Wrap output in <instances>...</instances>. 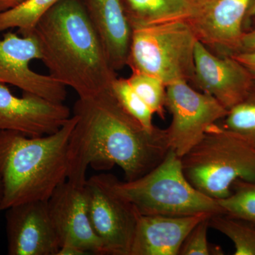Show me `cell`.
<instances>
[{"instance_id": "obj_1", "label": "cell", "mask_w": 255, "mask_h": 255, "mask_svg": "<svg viewBox=\"0 0 255 255\" xmlns=\"http://www.w3.org/2000/svg\"><path fill=\"white\" fill-rule=\"evenodd\" d=\"M77 122L68 147V180L85 184L89 166L118 165L125 181L138 179L170 150L166 129L145 128L128 114L111 89L75 102Z\"/></svg>"}, {"instance_id": "obj_2", "label": "cell", "mask_w": 255, "mask_h": 255, "mask_svg": "<svg viewBox=\"0 0 255 255\" xmlns=\"http://www.w3.org/2000/svg\"><path fill=\"white\" fill-rule=\"evenodd\" d=\"M49 75L79 98L110 90L117 78L82 0H60L33 31Z\"/></svg>"}, {"instance_id": "obj_3", "label": "cell", "mask_w": 255, "mask_h": 255, "mask_svg": "<svg viewBox=\"0 0 255 255\" xmlns=\"http://www.w3.org/2000/svg\"><path fill=\"white\" fill-rule=\"evenodd\" d=\"M77 122L73 115L58 131L30 137L0 130L1 211L36 201H48L68 179V147Z\"/></svg>"}, {"instance_id": "obj_4", "label": "cell", "mask_w": 255, "mask_h": 255, "mask_svg": "<svg viewBox=\"0 0 255 255\" xmlns=\"http://www.w3.org/2000/svg\"><path fill=\"white\" fill-rule=\"evenodd\" d=\"M116 194L146 216H186L224 214L219 201L193 187L183 172L181 157L169 150L163 160L143 176L132 181H119L100 174Z\"/></svg>"}, {"instance_id": "obj_5", "label": "cell", "mask_w": 255, "mask_h": 255, "mask_svg": "<svg viewBox=\"0 0 255 255\" xmlns=\"http://www.w3.org/2000/svg\"><path fill=\"white\" fill-rule=\"evenodd\" d=\"M181 162L191 185L217 201L231 194L238 179L255 181V150L217 123L181 157Z\"/></svg>"}, {"instance_id": "obj_6", "label": "cell", "mask_w": 255, "mask_h": 255, "mask_svg": "<svg viewBox=\"0 0 255 255\" xmlns=\"http://www.w3.org/2000/svg\"><path fill=\"white\" fill-rule=\"evenodd\" d=\"M197 38L187 20L132 28L127 66L156 77L166 86L191 84Z\"/></svg>"}, {"instance_id": "obj_7", "label": "cell", "mask_w": 255, "mask_h": 255, "mask_svg": "<svg viewBox=\"0 0 255 255\" xmlns=\"http://www.w3.org/2000/svg\"><path fill=\"white\" fill-rule=\"evenodd\" d=\"M166 108L172 115V122L166 128L169 147L180 157L228 112L212 96L187 82L167 85Z\"/></svg>"}, {"instance_id": "obj_8", "label": "cell", "mask_w": 255, "mask_h": 255, "mask_svg": "<svg viewBox=\"0 0 255 255\" xmlns=\"http://www.w3.org/2000/svg\"><path fill=\"white\" fill-rule=\"evenodd\" d=\"M85 187L90 223L105 255H130L137 210L112 190L101 175L87 179Z\"/></svg>"}, {"instance_id": "obj_9", "label": "cell", "mask_w": 255, "mask_h": 255, "mask_svg": "<svg viewBox=\"0 0 255 255\" xmlns=\"http://www.w3.org/2000/svg\"><path fill=\"white\" fill-rule=\"evenodd\" d=\"M41 52L33 33L18 36L8 31L0 38V83L9 84L23 92L33 94L51 102L63 103L66 87L49 75L37 73L30 68L32 60H41Z\"/></svg>"}, {"instance_id": "obj_10", "label": "cell", "mask_w": 255, "mask_h": 255, "mask_svg": "<svg viewBox=\"0 0 255 255\" xmlns=\"http://www.w3.org/2000/svg\"><path fill=\"white\" fill-rule=\"evenodd\" d=\"M255 83L249 70L234 57L215 54L197 40L191 82L196 90L212 96L228 111L246 98Z\"/></svg>"}, {"instance_id": "obj_11", "label": "cell", "mask_w": 255, "mask_h": 255, "mask_svg": "<svg viewBox=\"0 0 255 255\" xmlns=\"http://www.w3.org/2000/svg\"><path fill=\"white\" fill-rule=\"evenodd\" d=\"M251 0H206L194 6L187 21L198 41L215 54L237 53Z\"/></svg>"}, {"instance_id": "obj_12", "label": "cell", "mask_w": 255, "mask_h": 255, "mask_svg": "<svg viewBox=\"0 0 255 255\" xmlns=\"http://www.w3.org/2000/svg\"><path fill=\"white\" fill-rule=\"evenodd\" d=\"M71 117L70 109L63 103L28 92L16 97L6 84L0 83V130L43 136L58 131Z\"/></svg>"}, {"instance_id": "obj_13", "label": "cell", "mask_w": 255, "mask_h": 255, "mask_svg": "<svg viewBox=\"0 0 255 255\" xmlns=\"http://www.w3.org/2000/svg\"><path fill=\"white\" fill-rule=\"evenodd\" d=\"M85 184L68 179L62 183L47 201L48 213L60 246L73 243L87 253L105 255L90 223Z\"/></svg>"}, {"instance_id": "obj_14", "label": "cell", "mask_w": 255, "mask_h": 255, "mask_svg": "<svg viewBox=\"0 0 255 255\" xmlns=\"http://www.w3.org/2000/svg\"><path fill=\"white\" fill-rule=\"evenodd\" d=\"M9 255H57L60 241L47 201L23 203L6 210Z\"/></svg>"}, {"instance_id": "obj_15", "label": "cell", "mask_w": 255, "mask_h": 255, "mask_svg": "<svg viewBox=\"0 0 255 255\" xmlns=\"http://www.w3.org/2000/svg\"><path fill=\"white\" fill-rule=\"evenodd\" d=\"M212 215L167 216L138 214L130 255H178L191 230Z\"/></svg>"}, {"instance_id": "obj_16", "label": "cell", "mask_w": 255, "mask_h": 255, "mask_svg": "<svg viewBox=\"0 0 255 255\" xmlns=\"http://www.w3.org/2000/svg\"><path fill=\"white\" fill-rule=\"evenodd\" d=\"M115 71L127 66L131 38L121 0H82Z\"/></svg>"}, {"instance_id": "obj_17", "label": "cell", "mask_w": 255, "mask_h": 255, "mask_svg": "<svg viewBox=\"0 0 255 255\" xmlns=\"http://www.w3.org/2000/svg\"><path fill=\"white\" fill-rule=\"evenodd\" d=\"M130 28L187 20L194 6L187 0H121Z\"/></svg>"}, {"instance_id": "obj_18", "label": "cell", "mask_w": 255, "mask_h": 255, "mask_svg": "<svg viewBox=\"0 0 255 255\" xmlns=\"http://www.w3.org/2000/svg\"><path fill=\"white\" fill-rule=\"evenodd\" d=\"M60 0H26L12 9L0 12V32L16 28L18 34L33 33L37 23Z\"/></svg>"}, {"instance_id": "obj_19", "label": "cell", "mask_w": 255, "mask_h": 255, "mask_svg": "<svg viewBox=\"0 0 255 255\" xmlns=\"http://www.w3.org/2000/svg\"><path fill=\"white\" fill-rule=\"evenodd\" d=\"M209 225L233 242L235 255H255V227L253 225L225 214L212 215Z\"/></svg>"}, {"instance_id": "obj_20", "label": "cell", "mask_w": 255, "mask_h": 255, "mask_svg": "<svg viewBox=\"0 0 255 255\" xmlns=\"http://www.w3.org/2000/svg\"><path fill=\"white\" fill-rule=\"evenodd\" d=\"M221 126L255 150V83L246 98L228 110Z\"/></svg>"}, {"instance_id": "obj_21", "label": "cell", "mask_w": 255, "mask_h": 255, "mask_svg": "<svg viewBox=\"0 0 255 255\" xmlns=\"http://www.w3.org/2000/svg\"><path fill=\"white\" fill-rule=\"evenodd\" d=\"M218 201L225 214L255 227V181L238 179L233 184L231 194Z\"/></svg>"}, {"instance_id": "obj_22", "label": "cell", "mask_w": 255, "mask_h": 255, "mask_svg": "<svg viewBox=\"0 0 255 255\" xmlns=\"http://www.w3.org/2000/svg\"><path fill=\"white\" fill-rule=\"evenodd\" d=\"M111 90L119 105L128 114L148 130L156 127L152 122L155 114L147 104L140 98L130 86L127 78H117L111 87Z\"/></svg>"}, {"instance_id": "obj_23", "label": "cell", "mask_w": 255, "mask_h": 255, "mask_svg": "<svg viewBox=\"0 0 255 255\" xmlns=\"http://www.w3.org/2000/svg\"><path fill=\"white\" fill-rule=\"evenodd\" d=\"M128 79L137 95L161 119L165 118L167 86L162 80L147 74L132 72Z\"/></svg>"}, {"instance_id": "obj_24", "label": "cell", "mask_w": 255, "mask_h": 255, "mask_svg": "<svg viewBox=\"0 0 255 255\" xmlns=\"http://www.w3.org/2000/svg\"><path fill=\"white\" fill-rule=\"evenodd\" d=\"M211 216L202 220L191 230L182 243L179 255H217L216 253L223 255L221 249L216 250V247H211L208 243L207 232L208 228L210 227L209 219Z\"/></svg>"}, {"instance_id": "obj_25", "label": "cell", "mask_w": 255, "mask_h": 255, "mask_svg": "<svg viewBox=\"0 0 255 255\" xmlns=\"http://www.w3.org/2000/svg\"><path fill=\"white\" fill-rule=\"evenodd\" d=\"M251 52H255V24L251 29L245 30L243 32L237 53Z\"/></svg>"}, {"instance_id": "obj_26", "label": "cell", "mask_w": 255, "mask_h": 255, "mask_svg": "<svg viewBox=\"0 0 255 255\" xmlns=\"http://www.w3.org/2000/svg\"><path fill=\"white\" fill-rule=\"evenodd\" d=\"M231 55L249 70L255 81V52L237 53Z\"/></svg>"}, {"instance_id": "obj_27", "label": "cell", "mask_w": 255, "mask_h": 255, "mask_svg": "<svg viewBox=\"0 0 255 255\" xmlns=\"http://www.w3.org/2000/svg\"><path fill=\"white\" fill-rule=\"evenodd\" d=\"M87 252L73 243H65L60 245L57 255H85Z\"/></svg>"}, {"instance_id": "obj_28", "label": "cell", "mask_w": 255, "mask_h": 255, "mask_svg": "<svg viewBox=\"0 0 255 255\" xmlns=\"http://www.w3.org/2000/svg\"><path fill=\"white\" fill-rule=\"evenodd\" d=\"M25 1L26 0H0V12L12 9Z\"/></svg>"}, {"instance_id": "obj_29", "label": "cell", "mask_w": 255, "mask_h": 255, "mask_svg": "<svg viewBox=\"0 0 255 255\" xmlns=\"http://www.w3.org/2000/svg\"><path fill=\"white\" fill-rule=\"evenodd\" d=\"M255 17V0H251L248 11H247L246 19H245L244 28L249 25L253 18Z\"/></svg>"}, {"instance_id": "obj_30", "label": "cell", "mask_w": 255, "mask_h": 255, "mask_svg": "<svg viewBox=\"0 0 255 255\" xmlns=\"http://www.w3.org/2000/svg\"><path fill=\"white\" fill-rule=\"evenodd\" d=\"M188 2L190 3L191 4H192L193 6H196V5H199L201 4V3L205 1L206 0H187Z\"/></svg>"}, {"instance_id": "obj_31", "label": "cell", "mask_w": 255, "mask_h": 255, "mask_svg": "<svg viewBox=\"0 0 255 255\" xmlns=\"http://www.w3.org/2000/svg\"><path fill=\"white\" fill-rule=\"evenodd\" d=\"M3 191H2V185H1V179H0V212L1 211V201H2Z\"/></svg>"}]
</instances>
